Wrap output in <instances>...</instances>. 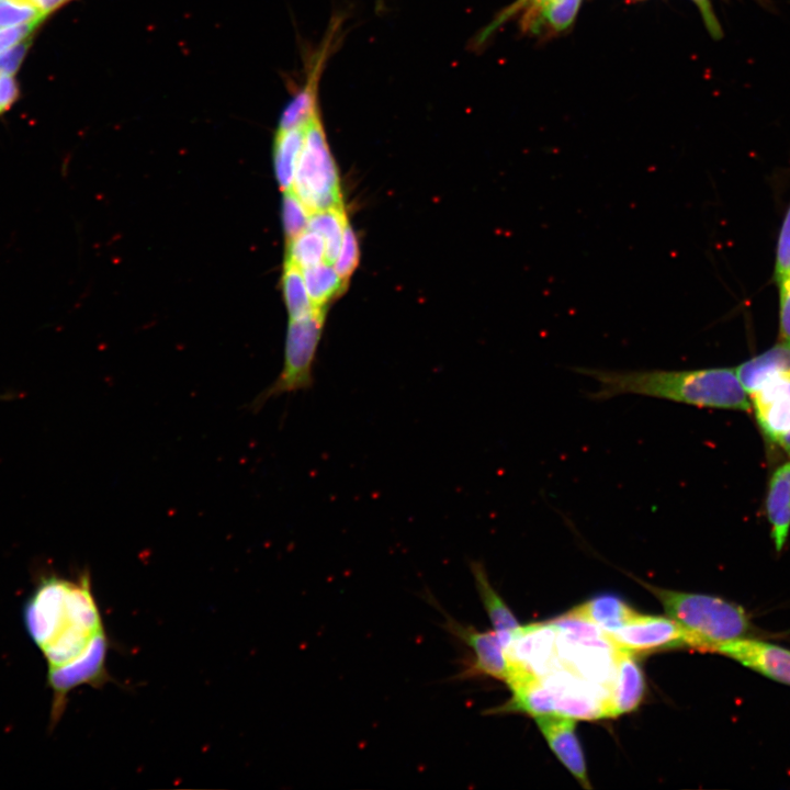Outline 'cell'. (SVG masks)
I'll return each instance as SVG.
<instances>
[{
    "instance_id": "cell-18",
    "label": "cell",
    "mask_w": 790,
    "mask_h": 790,
    "mask_svg": "<svg viewBox=\"0 0 790 790\" xmlns=\"http://www.w3.org/2000/svg\"><path fill=\"white\" fill-rule=\"evenodd\" d=\"M306 123L285 129L278 128L276 131L273 145V163L275 178L283 191H287L293 187L296 166L304 144Z\"/></svg>"
},
{
    "instance_id": "cell-27",
    "label": "cell",
    "mask_w": 790,
    "mask_h": 790,
    "mask_svg": "<svg viewBox=\"0 0 790 790\" xmlns=\"http://www.w3.org/2000/svg\"><path fill=\"white\" fill-rule=\"evenodd\" d=\"M359 262V246L356 234L349 223L346 225L340 250L334 268L341 280L347 284Z\"/></svg>"
},
{
    "instance_id": "cell-5",
    "label": "cell",
    "mask_w": 790,
    "mask_h": 790,
    "mask_svg": "<svg viewBox=\"0 0 790 790\" xmlns=\"http://www.w3.org/2000/svg\"><path fill=\"white\" fill-rule=\"evenodd\" d=\"M326 316L325 307H316L309 314L290 319L283 366L278 377L251 404L261 407L268 399L305 391L314 383L313 366Z\"/></svg>"
},
{
    "instance_id": "cell-3",
    "label": "cell",
    "mask_w": 790,
    "mask_h": 790,
    "mask_svg": "<svg viewBox=\"0 0 790 790\" xmlns=\"http://www.w3.org/2000/svg\"><path fill=\"white\" fill-rule=\"evenodd\" d=\"M642 584L656 596L670 619L695 640L696 650L709 651L748 637L753 624L744 608L720 597L674 591Z\"/></svg>"
},
{
    "instance_id": "cell-4",
    "label": "cell",
    "mask_w": 790,
    "mask_h": 790,
    "mask_svg": "<svg viewBox=\"0 0 790 790\" xmlns=\"http://www.w3.org/2000/svg\"><path fill=\"white\" fill-rule=\"evenodd\" d=\"M292 190L309 214L343 206L339 174L328 147L320 111L305 125Z\"/></svg>"
},
{
    "instance_id": "cell-24",
    "label": "cell",
    "mask_w": 790,
    "mask_h": 790,
    "mask_svg": "<svg viewBox=\"0 0 790 790\" xmlns=\"http://www.w3.org/2000/svg\"><path fill=\"white\" fill-rule=\"evenodd\" d=\"M286 260L301 269L326 261L324 238L316 232L305 229L287 241Z\"/></svg>"
},
{
    "instance_id": "cell-35",
    "label": "cell",
    "mask_w": 790,
    "mask_h": 790,
    "mask_svg": "<svg viewBox=\"0 0 790 790\" xmlns=\"http://www.w3.org/2000/svg\"><path fill=\"white\" fill-rule=\"evenodd\" d=\"M45 18L74 0H29Z\"/></svg>"
},
{
    "instance_id": "cell-21",
    "label": "cell",
    "mask_w": 790,
    "mask_h": 790,
    "mask_svg": "<svg viewBox=\"0 0 790 790\" xmlns=\"http://www.w3.org/2000/svg\"><path fill=\"white\" fill-rule=\"evenodd\" d=\"M302 271L308 296L315 307H325L327 302L340 294L346 286L334 266L327 261Z\"/></svg>"
},
{
    "instance_id": "cell-17",
    "label": "cell",
    "mask_w": 790,
    "mask_h": 790,
    "mask_svg": "<svg viewBox=\"0 0 790 790\" xmlns=\"http://www.w3.org/2000/svg\"><path fill=\"white\" fill-rule=\"evenodd\" d=\"M568 612L592 622L608 634L622 628L637 613L613 595L594 597Z\"/></svg>"
},
{
    "instance_id": "cell-36",
    "label": "cell",
    "mask_w": 790,
    "mask_h": 790,
    "mask_svg": "<svg viewBox=\"0 0 790 790\" xmlns=\"http://www.w3.org/2000/svg\"><path fill=\"white\" fill-rule=\"evenodd\" d=\"M29 1V0H27Z\"/></svg>"
},
{
    "instance_id": "cell-6",
    "label": "cell",
    "mask_w": 790,
    "mask_h": 790,
    "mask_svg": "<svg viewBox=\"0 0 790 790\" xmlns=\"http://www.w3.org/2000/svg\"><path fill=\"white\" fill-rule=\"evenodd\" d=\"M108 651L109 640L102 630L79 657L61 666L47 667L46 684L53 692L50 730L61 719L71 690L81 685L99 688L112 680L105 666Z\"/></svg>"
},
{
    "instance_id": "cell-12",
    "label": "cell",
    "mask_w": 790,
    "mask_h": 790,
    "mask_svg": "<svg viewBox=\"0 0 790 790\" xmlns=\"http://www.w3.org/2000/svg\"><path fill=\"white\" fill-rule=\"evenodd\" d=\"M713 652L772 680L790 686V650L774 643L744 637L716 646Z\"/></svg>"
},
{
    "instance_id": "cell-1",
    "label": "cell",
    "mask_w": 790,
    "mask_h": 790,
    "mask_svg": "<svg viewBox=\"0 0 790 790\" xmlns=\"http://www.w3.org/2000/svg\"><path fill=\"white\" fill-rule=\"evenodd\" d=\"M27 635L43 653L47 667L79 657L104 630L88 572L76 580L40 574L22 611Z\"/></svg>"
},
{
    "instance_id": "cell-25",
    "label": "cell",
    "mask_w": 790,
    "mask_h": 790,
    "mask_svg": "<svg viewBox=\"0 0 790 790\" xmlns=\"http://www.w3.org/2000/svg\"><path fill=\"white\" fill-rule=\"evenodd\" d=\"M45 19L27 0H0V27L41 24Z\"/></svg>"
},
{
    "instance_id": "cell-8",
    "label": "cell",
    "mask_w": 790,
    "mask_h": 790,
    "mask_svg": "<svg viewBox=\"0 0 790 790\" xmlns=\"http://www.w3.org/2000/svg\"><path fill=\"white\" fill-rule=\"evenodd\" d=\"M748 394L765 438L790 456V369L767 375Z\"/></svg>"
},
{
    "instance_id": "cell-19",
    "label": "cell",
    "mask_w": 790,
    "mask_h": 790,
    "mask_svg": "<svg viewBox=\"0 0 790 790\" xmlns=\"http://www.w3.org/2000/svg\"><path fill=\"white\" fill-rule=\"evenodd\" d=\"M790 369V347L779 343L735 369L746 393L754 390L767 375Z\"/></svg>"
},
{
    "instance_id": "cell-22",
    "label": "cell",
    "mask_w": 790,
    "mask_h": 790,
    "mask_svg": "<svg viewBox=\"0 0 790 790\" xmlns=\"http://www.w3.org/2000/svg\"><path fill=\"white\" fill-rule=\"evenodd\" d=\"M580 2L582 0H549L522 26L533 32L542 27H546L552 32H562L575 20Z\"/></svg>"
},
{
    "instance_id": "cell-2",
    "label": "cell",
    "mask_w": 790,
    "mask_h": 790,
    "mask_svg": "<svg viewBox=\"0 0 790 790\" xmlns=\"http://www.w3.org/2000/svg\"><path fill=\"white\" fill-rule=\"evenodd\" d=\"M573 371L597 383L595 391L586 393L587 398L595 402L641 395L700 408L751 409L747 393L731 368L608 370L577 366Z\"/></svg>"
},
{
    "instance_id": "cell-20",
    "label": "cell",
    "mask_w": 790,
    "mask_h": 790,
    "mask_svg": "<svg viewBox=\"0 0 790 790\" xmlns=\"http://www.w3.org/2000/svg\"><path fill=\"white\" fill-rule=\"evenodd\" d=\"M348 218L343 206L317 211L309 214L307 229L318 233L325 240L326 261H336Z\"/></svg>"
},
{
    "instance_id": "cell-30",
    "label": "cell",
    "mask_w": 790,
    "mask_h": 790,
    "mask_svg": "<svg viewBox=\"0 0 790 790\" xmlns=\"http://www.w3.org/2000/svg\"><path fill=\"white\" fill-rule=\"evenodd\" d=\"M30 45L31 37L2 52L0 54V74L14 75L23 63Z\"/></svg>"
},
{
    "instance_id": "cell-29",
    "label": "cell",
    "mask_w": 790,
    "mask_h": 790,
    "mask_svg": "<svg viewBox=\"0 0 790 790\" xmlns=\"http://www.w3.org/2000/svg\"><path fill=\"white\" fill-rule=\"evenodd\" d=\"M549 0H517L508 9H506L495 22L487 27L486 32L481 35V41L486 38L489 33L499 24L514 16L518 12H522V24L529 21Z\"/></svg>"
},
{
    "instance_id": "cell-28",
    "label": "cell",
    "mask_w": 790,
    "mask_h": 790,
    "mask_svg": "<svg viewBox=\"0 0 790 790\" xmlns=\"http://www.w3.org/2000/svg\"><path fill=\"white\" fill-rule=\"evenodd\" d=\"M790 279V204L781 225L775 263V281L779 285Z\"/></svg>"
},
{
    "instance_id": "cell-7",
    "label": "cell",
    "mask_w": 790,
    "mask_h": 790,
    "mask_svg": "<svg viewBox=\"0 0 790 790\" xmlns=\"http://www.w3.org/2000/svg\"><path fill=\"white\" fill-rule=\"evenodd\" d=\"M541 679L552 697L554 714L574 720L607 718V688L586 680L562 663Z\"/></svg>"
},
{
    "instance_id": "cell-16",
    "label": "cell",
    "mask_w": 790,
    "mask_h": 790,
    "mask_svg": "<svg viewBox=\"0 0 790 790\" xmlns=\"http://www.w3.org/2000/svg\"><path fill=\"white\" fill-rule=\"evenodd\" d=\"M471 571L483 606L493 624V630L498 634L505 647L511 633L519 627L518 621L490 585L484 565L478 562H472Z\"/></svg>"
},
{
    "instance_id": "cell-11",
    "label": "cell",
    "mask_w": 790,
    "mask_h": 790,
    "mask_svg": "<svg viewBox=\"0 0 790 790\" xmlns=\"http://www.w3.org/2000/svg\"><path fill=\"white\" fill-rule=\"evenodd\" d=\"M447 630L466 644L474 653L473 661L461 673L462 678L487 676L506 681L508 664L504 645L498 634L492 631H478L447 617Z\"/></svg>"
},
{
    "instance_id": "cell-33",
    "label": "cell",
    "mask_w": 790,
    "mask_h": 790,
    "mask_svg": "<svg viewBox=\"0 0 790 790\" xmlns=\"http://www.w3.org/2000/svg\"><path fill=\"white\" fill-rule=\"evenodd\" d=\"M19 97V86L13 75L0 74V115L7 112Z\"/></svg>"
},
{
    "instance_id": "cell-31",
    "label": "cell",
    "mask_w": 790,
    "mask_h": 790,
    "mask_svg": "<svg viewBox=\"0 0 790 790\" xmlns=\"http://www.w3.org/2000/svg\"><path fill=\"white\" fill-rule=\"evenodd\" d=\"M780 296L779 336L781 343L790 347V279L778 285Z\"/></svg>"
},
{
    "instance_id": "cell-14",
    "label": "cell",
    "mask_w": 790,
    "mask_h": 790,
    "mask_svg": "<svg viewBox=\"0 0 790 790\" xmlns=\"http://www.w3.org/2000/svg\"><path fill=\"white\" fill-rule=\"evenodd\" d=\"M644 691L642 672L632 653L616 647L614 675L609 689L607 718L634 710Z\"/></svg>"
},
{
    "instance_id": "cell-26",
    "label": "cell",
    "mask_w": 790,
    "mask_h": 790,
    "mask_svg": "<svg viewBox=\"0 0 790 790\" xmlns=\"http://www.w3.org/2000/svg\"><path fill=\"white\" fill-rule=\"evenodd\" d=\"M282 218L287 241L307 229L309 212L292 189L284 191Z\"/></svg>"
},
{
    "instance_id": "cell-10",
    "label": "cell",
    "mask_w": 790,
    "mask_h": 790,
    "mask_svg": "<svg viewBox=\"0 0 790 790\" xmlns=\"http://www.w3.org/2000/svg\"><path fill=\"white\" fill-rule=\"evenodd\" d=\"M608 637L614 647L630 653L677 647L696 650L692 636L676 621L664 617L636 613Z\"/></svg>"
},
{
    "instance_id": "cell-32",
    "label": "cell",
    "mask_w": 790,
    "mask_h": 790,
    "mask_svg": "<svg viewBox=\"0 0 790 790\" xmlns=\"http://www.w3.org/2000/svg\"><path fill=\"white\" fill-rule=\"evenodd\" d=\"M40 23L15 27H0V54L14 45L32 37Z\"/></svg>"
},
{
    "instance_id": "cell-9",
    "label": "cell",
    "mask_w": 790,
    "mask_h": 790,
    "mask_svg": "<svg viewBox=\"0 0 790 790\" xmlns=\"http://www.w3.org/2000/svg\"><path fill=\"white\" fill-rule=\"evenodd\" d=\"M504 651L508 674L524 672L542 678L561 665L557 631L550 622L519 625L511 633Z\"/></svg>"
},
{
    "instance_id": "cell-34",
    "label": "cell",
    "mask_w": 790,
    "mask_h": 790,
    "mask_svg": "<svg viewBox=\"0 0 790 790\" xmlns=\"http://www.w3.org/2000/svg\"><path fill=\"white\" fill-rule=\"evenodd\" d=\"M699 8L704 24L708 27L711 35L715 38H719L722 34L721 26L713 13L711 3L709 0H692Z\"/></svg>"
},
{
    "instance_id": "cell-23",
    "label": "cell",
    "mask_w": 790,
    "mask_h": 790,
    "mask_svg": "<svg viewBox=\"0 0 790 790\" xmlns=\"http://www.w3.org/2000/svg\"><path fill=\"white\" fill-rule=\"evenodd\" d=\"M282 289L290 319L305 316L316 308L308 296L302 269L289 260L284 263Z\"/></svg>"
},
{
    "instance_id": "cell-15",
    "label": "cell",
    "mask_w": 790,
    "mask_h": 790,
    "mask_svg": "<svg viewBox=\"0 0 790 790\" xmlns=\"http://www.w3.org/2000/svg\"><path fill=\"white\" fill-rule=\"evenodd\" d=\"M766 512L777 552L783 549L790 530V461L780 464L770 476Z\"/></svg>"
},
{
    "instance_id": "cell-13",
    "label": "cell",
    "mask_w": 790,
    "mask_h": 790,
    "mask_svg": "<svg viewBox=\"0 0 790 790\" xmlns=\"http://www.w3.org/2000/svg\"><path fill=\"white\" fill-rule=\"evenodd\" d=\"M534 720L551 749L585 788H590L584 754L575 734L574 719L560 714H542Z\"/></svg>"
}]
</instances>
